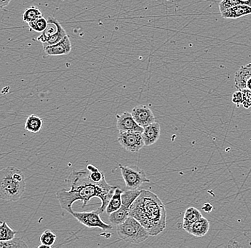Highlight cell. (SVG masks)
<instances>
[{"label":"cell","instance_id":"obj_1","mask_svg":"<svg viewBox=\"0 0 251 248\" xmlns=\"http://www.w3.org/2000/svg\"><path fill=\"white\" fill-rule=\"evenodd\" d=\"M66 182L70 185V188L59 190L57 197L61 208L71 214L74 213L72 205L76 201H82L81 208H84L94 197L100 199L101 205L97 211L100 214H103L116 188L109 185L107 182L104 183L94 182L89 177L87 168L80 171L74 170L66 179Z\"/></svg>","mask_w":251,"mask_h":248},{"label":"cell","instance_id":"obj_2","mask_svg":"<svg viewBox=\"0 0 251 248\" xmlns=\"http://www.w3.org/2000/svg\"><path fill=\"white\" fill-rule=\"evenodd\" d=\"M129 216L138 220L150 236H157L166 229V207L150 190H142L130 208Z\"/></svg>","mask_w":251,"mask_h":248},{"label":"cell","instance_id":"obj_3","mask_svg":"<svg viewBox=\"0 0 251 248\" xmlns=\"http://www.w3.org/2000/svg\"><path fill=\"white\" fill-rule=\"evenodd\" d=\"M25 176L16 167H7L0 171V197L3 201L19 200L25 193Z\"/></svg>","mask_w":251,"mask_h":248},{"label":"cell","instance_id":"obj_4","mask_svg":"<svg viewBox=\"0 0 251 248\" xmlns=\"http://www.w3.org/2000/svg\"><path fill=\"white\" fill-rule=\"evenodd\" d=\"M116 232L122 240L133 244L143 243L150 236L146 228L131 216L116 226Z\"/></svg>","mask_w":251,"mask_h":248},{"label":"cell","instance_id":"obj_5","mask_svg":"<svg viewBox=\"0 0 251 248\" xmlns=\"http://www.w3.org/2000/svg\"><path fill=\"white\" fill-rule=\"evenodd\" d=\"M47 20L46 30L37 37V40L42 42L43 49L58 43L67 35L64 29L56 18L50 16L47 18Z\"/></svg>","mask_w":251,"mask_h":248},{"label":"cell","instance_id":"obj_6","mask_svg":"<svg viewBox=\"0 0 251 248\" xmlns=\"http://www.w3.org/2000/svg\"><path fill=\"white\" fill-rule=\"evenodd\" d=\"M142 190H128L122 194V205L119 210L109 216V220L113 225L122 224L129 216L130 208L136 199L139 197Z\"/></svg>","mask_w":251,"mask_h":248},{"label":"cell","instance_id":"obj_7","mask_svg":"<svg viewBox=\"0 0 251 248\" xmlns=\"http://www.w3.org/2000/svg\"><path fill=\"white\" fill-rule=\"evenodd\" d=\"M119 166L127 189L137 190L142 184L150 182L145 172L138 166H124L121 164Z\"/></svg>","mask_w":251,"mask_h":248},{"label":"cell","instance_id":"obj_8","mask_svg":"<svg viewBox=\"0 0 251 248\" xmlns=\"http://www.w3.org/2000/svg\"><path fill=\"white\" fill-rule=\"evenodd\" d=\"M118 141L125 150L131 153H137L145 145L142 132L137 131H119Z\"/></svg>","mask_w":251,"mask_h":248},{"label":"cell","instance_id":"obj_9","mask_svg":"<svg viewBox=\"0 0 251 248\" xmlns=\"http://www.w3.org/2000/svg\"><path fill=\"white\" fill-rule=\"evenodd\" d=\"M72 215L78 220L81 224L87 228H100L103 230L112 229V226L104 223L100 217V213L98 211L91 212H75Z\"/></svg>","mask_w":251,"mask_h":248},{"label":"cell","instance_id":"obj_10","mask_svg":"<svg viewBox=\"0 0 251 248\" xmlns=\"http://www.w3.org/2000/svg\"><path fill=\"white\" fill-rule=\"evenodd\" d=\"M116 127L119 131H137L143 132V127H141L134 120L132 114L125 112L116 115Z\"/></svg>","mask_w":251,"mask_h":248},{"label":"cell","instance_id":"obj_11","mask_svg":"<svg viewBox=\"0 0 251 248\" xmlns=\"http://www.w3.org/2000/svg\"><path fill=\"white\" fill-rule=\"evenodd\" d=\"M133 117L137 123L142 127H146L155 122V117L149 106H139L131 111Z\"/></svg>","mask_w":251,"mask_h":248},{"label":"cell","instance_id":"obj_12","mask_svg":"<svg viewBox=\"0 0 251 248\" xmlns=\"http://www.w3.org/2000/svg\"><path fill=\"white\" fill-rule=\"evenodd\" d=\"M72 50V44L69 36L66 35L58 43L44 49L45 54L48 56L66 55Z\"/></svg>","mask_w":251,"mask_h":248},{"label":"cell","instance_id":"obj_13","mask_svg":"<svg viewBox=\"0 0 251 248\" xmlns=\"http://www.w3.org/2000/svg\"><path fill=\"white\" fill-rule=\"evenodd\" d=\"M161 135V127L158 123H151L146 127H143L142 132L143 141L146 146H150L154 144L159 139Z\"/></svg>","mask_w":251,"mask_h":248},{"label":"cell","instance_id":"obj_14","mask_svg":"<svg viewBox=\"0 0 251 248\" xmlns=\"http://www.w3.org/2000/svg\"><path fill=\"white\" fill-rule=\"evenodd\" d=\"M251 80V63L246 66L240 67L235 72V86L238 90L246 89V85Z\"/></svg>","mask_w":251,"mask_h":248},{"label":"cell","instance_id":"obj_15","mask_svg":"<svg viewBox=\"0 0 251 248\" xmlns=\"http://www.w3.org/2000/svg\"><path fill=\"white\" fill-rule=\"evenodd\" d=\"M210 228V223L206 218L202 217L197 221L186 228V231L195 237H201L208 233Z\"/></svg>","mask_w":251,"mask_h":248},{"label":"cell","instance_id":"obj_16","mask_svg":"<svg viewBox=\"0 0 251 248\" xmlns=\"http://www.w3.org/2000/svg\"><path fill=\"white\" fill-rule=\"evenodd\" d=\"M222 18L224 19H238L246 15H251V6L241 4L234 6L225 11L220 12Z\"/></svg>","mask_w":251,"mask_h":248},{"label":"cell","instance_id":"obj_17","mask_svg":"<svg viewBox=\"0 0 251 248\" xmlns=\"http://www.w3.org/2000/svg\"><path fill=\"white\" fill-rule=\"evenodd\" d=\"M123 193V190H121L120 188H116V189H115L113 196L110 199L108 205H107V208H106V212H107L109 215L111 214V213L117 211L122 206V196Z\"/></svg>","mask_w":251,"mask_h":248},{"label":"cell","instance_id":"obj_18","mask_svg":"<svg viewBox=\"0 0 251 248\" xmlns=\"http://www.w3.org/2000/svg\"><path fill=\"white\" fill-rule=\"evenodd\" d=\"M201 213L197 208H193V207H190L187 208L185 213H184V220H183L182 227L184 229L188 228L194 223L195 222L199 220L201 217H202Z\"/></svg>","mask_w":251,"mask_h":248},{"label":"cell","instance_id":"obj_19","mask_svg":"<svg viewBox=\"0 0 251 248\" xmlns=\"http://www.w3.org/2000/svg\"><path fill=\"white\" fill-rule=\"evenodd\" d=\"M42 127H43V120L37 115H30L26 120L25 130L31 133H37L39 131L42 130Z\"/></svg>","mask_w":251,"mask_h":248},{"label":"cell","instance_id":"obj_20","mask_svg":"<svg viewBox=\"0 0 251 248\" xmlns=\"http://www.w3.org/2000/svg\"><path fill=\"white\" fill-rule=\"evenodd\" d=\"M17 233L16 230L10 228L6 222L2 221L0 226V241H7L15 238Z\"/></svg>","mask_w":251,"mask_h":248},{"label":"cell","instance_id":"obj_21","mask_svg":"<svg viewBox=\"0 0 251 248\" xmlns=\"http://www.w3.org/2000/svg\"><path fill=\"white\" fill-rule=\"evenodd\" d=\"M41 17H42V14L40 10L37 7L32 6V7H28L25 10L23 15H22V19H23L24 22L29 24L30 22L36 20Z\"/></svg>","mask_w":251,"mask_h":248},{"label":"cell","instance_id":"obj_22","mask_svg":"<svg viewBox=\"0 0 251 248\" xmlns=\"http://www.w3.org/2000/svg\"><path fill=\"white\" fill-rule=\"evenodd\" d=\"M87 168L89 170V177L92 181L96 183H104L107 182L104 173L99 170V168L91 164L87 165Z\"/></svg>","mask_w":251,"mask_h":248},{"label":"cell","instance_id":"obj_23","mask_svg":"<svg viewBox=\"0 0 251 248\" xmlns=\"http://www.w3.org/2000/svg\"><path fill=\"white\" fill-rule=\"evenodd\" d=\"M241 4L251 6V0H222L219 4V10L222 12L234 6Z\"/></svg>","mask_w":251,"mask_h":248},{"label":"cell","instance_id":"obj_24","mask_svg":"<svg viewBox=\"0 0 251 248\" xmlns=\"http://www.w3.org/2000/svg\"><path fill=\"white\" fill-rule=\"evenodd\" d=\"M48 20L46 18H44L43 16L38 18L36 20L33 22H30L28 24L31 31H34L36 33H42L46 30L47 27Z\"/></svg>","mask_w":251,"mask_h":248},{"label":"cell","instance_id":"obj_25","mask_svg":"<svg viewBox=\"0 0 251 248\" xmlns=\"http://www.w3.org/2000/svg\"><path fill=\"white\" fill-rule=\"evenodd\" d=\"M56 240H57V235L50 230H46L44 231L43 233L41 235L40 238H39L41 244L47 246L48 248H50L54 246Z\"/></svg>","mask_w":251,"mask_h":248},{"label":"cell","instance_id":"obj_26","mask_svg":"<svg viewBox=\"0 0 251 248\" xmlns=\"http://www.w3.org/2000/svg\"><path fill=\"white\" fill-rule=\"evenodd\" d=\"M0 248H28V246L22 239L19 238V237H15V238L7 240V241H0Z\"/></svg>","mask_w":251,"mask_h":248},{"label":"cell","instance_id":"obj_27","mask_svg":"<svg viewBox=\"0 0 251 248\" xmlns=\"http://www.w3.org/2000/svg\"><path fill=\"white\" fill-rule=\"evenodd\" d=\"M243 100H244V97H243L242 90H238L234 92L232 97V102L234 104H235L237 106H243Z\"/></svg>","mask_w":251,"mask_h":248},{"label":"cell","instance_id":"obj_28","mask_svg":"<svg viewBox=\"0 0 251 248\" xmlns=\"http://www.w3.org/2000/svg\"><path fill=\"white\" fill-rule=\"evenodd\" d=\"M243 93V97H244V100H243V106L246 109H249L251 106V90L249 89H243L242 90Z\"/></svg>","mask_w":251,"mask_h":248},{"label":"cell","instance_id":"obj_29","mask_svg":"<svg viewBox=\"0 0 251 248\" xmlns=\"http://www.w3.org/2000/svg\"><path fill=\"white\" fill-rule=\"evenodd\" d=\"M10 1L11 0H0V7L2 9L7 7L10 4Z\"/></svg>","mask_w":251,"mask_h":248},{"label":"cell","instance_id":"obj_30","mask_svg":"<svg viewBox=\"0 0 251 248\" xmlns=\"http://www.w3.org/2000/svg\"><path fill=\"white\" fill-rule=\"evenodd\" d=\"M208 203L204 204V207H203V210L205 211V213H211L213 210V206L211 205L209 208H208Z\"/></svg>","mask_w":251,"mask_h":248}]
</instances>
